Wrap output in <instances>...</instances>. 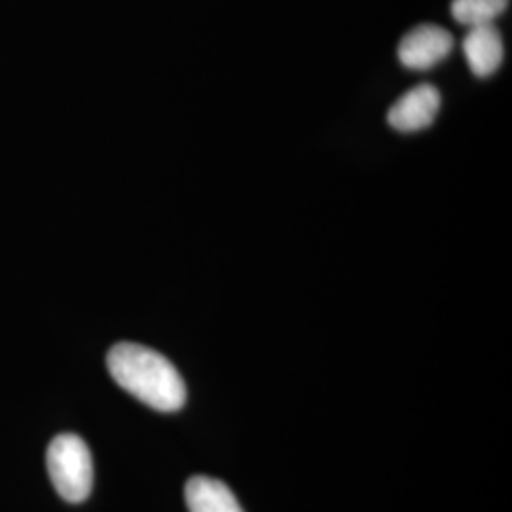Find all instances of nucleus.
<instances>
[{"label":"nucleus","mask_w":512,"mask_h":512,"mask_svg":"<svg viewBox=\"0 0 512 512\" xmlns=\"http://www.w3.org/2000/svg\"><path fill=\"white\" fill-rule=\"evenodd\" d=\"M440 109V93L431 84H421L404 93L387 112L389 126L412 133L433 124Z\"/></svg>","instance_id":"nucleus-4"},{"label":"nucleus","mask_w":512,"mask_h":512,"mask_svg":"<svg viewBox=\"0 0 512 512\" xmlns=\"http://www.w3.org/2000/svg\"><path fill=\"white\" fill-rule=\"evenodd\" d=\"M509 6V0H454L452 16L459 23L471 27L490 25Z\"/></svg>","instance_id":"nucleus-7"},{"label":"nucleus","mask_w":512,"mask_h":512,"mask_svg":"<svg viewBox=\"0 0 512 512\" xmlns=\"http://www.w3.org/2000/svg\"><path fill=\"white\" fill-rule=\"evenodd\" d=\"M463 52L471 71L476 76L486 78L494 74L501 67L503 54H505L503 40L499 31L495 29L494 23L471 27L463 40Z\"/></svg>","instance_id":"nucleus-5"},{"label":"nucleus","mask_w":512,"mask_h":512,"mask_svg":"<svg viewBox=\"0 0 512 512\" xmlns=\"http://www.w3.org/2000/svg\"><path fill=\"white\" fill-rule=\"evenodd\" d=\"M107 366L116 384L158 412H177L186 403L183 376L154 349L120 342L110 349Z\"/></svg>","instance_id":"nucleus-1"},{"label":"nucleus","mask_w":512,"mask_h":512,"mask_svg":"<svg viewBox=\"0 0 512 512\" xmlns=\"http://www.w3.org/2000/svg\"><path fill=\"white\" fill-rule=\"evenodd\" d=\"M188 512H243L234 492L217 478L192 476L184 486Z\"/></svg>","instance_id":"nucleus-6"},{"label":"nucleus","mask_w":512,"mask_h":512,"mask_svg":"<svg viewBox=\"0 0 512 512\" xmlns=\"http://www.w3.org/2000/svg\"><path fill=\"white\" fill-rule=\"evenodd\" d=\"M454 48V37L439 25H418L404 35L399 44V59L406 69L425 71L439 65Z\"/></svg>","instance_id":"nucleus-3"},{"label":"nucleus","mask_w":512,"mask_h":512,"mask_svg":"<svg viewBox=\"0 0 512 512\" xmlns=\"http://www.w3.org/2000/svg\"><path fill=\"white\" fill-rule=\"evenodd\" d=\"M46 465L55 492L65 501L82 503L92 494V452L78 435H57L48 446Z\"/></svg>","instance_id":"nucleus-2"}]
</instances>
